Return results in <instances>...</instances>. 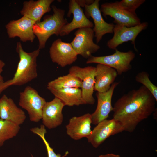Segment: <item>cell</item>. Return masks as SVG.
Masks as SVG:
<instances>
[{
  "label": "cell",
  "mask_w": 157,
  "mask_h": 157,
  "mask_svg": "<svg viewBox=\"0 0 157 157\" xmlns=\"http://www.w3.org/2000/svg\"><path fill=\"white\" fill-rule=\"evenodd\" d=\"M0 118L20 126L25 121L26 116L11 98L4 94L0 98Z\"/></svg>",
  "instance_id": "obj_18"
},
{
  "label": "cell",
  "mask_w": 157,
  "mask_h": 157,
  "mask_svg": "<svg viewBox=\"0 0 157 157\" xmlns=\"http://www.w3.org/2000/svg\"><path fill=\"white\" fill-rule=\"evenodd\" d=\"M65 105L55 97L52 101L46 102L42 111V119L43 125L50 129L60 125L63 120L62 110Z\"/></svg>",
  "instance_id": "obj_16"
},
{
  "label": "cell",
  "mask_w": 157,
  "mask_h": 157,
  "mask_svg": "<svg viewBox=\"0 0 157 157\" xmlns=\"http://www.w3.org/2000/svg\"><path fill=\"white\" fill-rule=\"evenodd\" d=\"M98 157H120V156L119 155L110 153L104 155H99Z\"/></svg>",
  "instance_id": "obj_29"
},
{
  "label": "cell",
  "mask_w": 157,
  "mask_h": 157,
  "mask_svg": "<svg viewBox=\"0 0 157 157\" xmlns=\"http://www.w3.org/2000/svg\"><path fill=\"white\" fill-rule=\"evenodd\" d=\"M148 25V23L146 22L129 27L117 24L114 25L113 30L114 35L108 41L107 46L110 49L115 50L120 44L131 41L135 49L136 50L135 44L136 38L140 32L147 28Z\"/></svg>",
  "instance_id": "obj_10"
},
{
  "label": "cell",
  "mask_w": 157,
  "mask_h": 157,
  "mask_svg": "<svg viewBox=\"0 0 157 157\" xmlns=\"http://www.w3.org/2000/svg\"><path fill=\"white\" fill-rule=\"evenodd\" d=\"M96 67L88 66L83 68L77 66L72 67L69 73L79 78L82 81V95L86 104H94L93 96L96 74Z\"/></svg>",
  "instance_id": "obj_6"
},
{
  "label": "cell",
  "mask_w": 157,
  "mask_h": 157,
  "mask_svg": "<svg viewBox=\"0 0 157 157\" xmlns=\"http://www.w3.org/2000/svg\"><path fill=\"white\" fill-rule=\"evenodd\" d=\"M35 22L24 16L20 18L10 21L5 26L7 33L10 38H19L21 41L33 42L35 38L33 26Z\"/></svg>",
  "instance_id": "obj_13"
},
{
  "label": "cell",
  "mask_w": 157,
  "mask_h": 157,
  "mask_svg": "<svg viewBox=\"0 0 157 157\" xmlns=\"http://www.w3.org/2000/svg\"><path fill=\"white\" fill-rule=\"evenodd\" d=\"M49 53L52 61L62 67L75 62L78 55L70 43L64 42L60 38L52 43L49 48Z\"/></svg>",
  "instance_id": "obj_11"
},
{
  "label": "cell",
  "mask_w": 157,
  "mask_h": 157,
  "mask_svg": "<svg viewBox=\"0 0 157 157\" xmlns=\"http://www.w3.org/2000/svg\"><path fill=\"white\" fill-rule=\"evenodd\" d=\"M118 82H114L110 89L104 92H98L96 94L97 103L94 112L91 114L92 123L97 125L101 121L106 119L110 113L113 111L112 99L114 91L119 84Z\"/></svg>",
  "instance_id": "obj_15"
},
{
  "label": "cell",
  "mask_w": 157,
  "mask_h": 157,
  "mask_svg": "<svg viewBox=\"0 0 157 157\" xmlns=\"http://www.w3.org/2000/svg\"><path fill=\"white\" fill-rule=\"evenodd\" d=\"M135 56V54L132 51L123 52L116 49L113 54L100 56L92 55L88 59L86 63H97L107 65L115 69L118 75H120L131 69V63Z\"/></svg>",
  "instance_id": "obj_4"
},
{
  "label": "cell",
  "mask_w": 157,
  "mask_h": 157,
  "mask_svg": "<svg viewBox=\"0 0 157 157\" xmlns=\"http://www.w3.org/2000/svg\"><path fill=\"white\" fill-rule=\"evenodd\" d=\"M20 129L19 126L0 119V147L3 146L7 140L15 137Z\"/></svg>",
  "instance_id": "obj_23"
},
{
  "label": "cell",
  "mask_w": 157,
  "mask_h": 157,
  "mask_svg": "<svg viewBox=\"0 0 157 157\" xmlns=\"http://www.w3.org/2000/svg\"><path fill=\"white\" fill-rule=\"evenodd\" d=\"M46 102L37 91L27 86L19 93V105L28 113L30 120L38 122L42 119L43 107Z\"/></svg>",
  "instance_id": "obj_5"
},
{
  "label": "cell",
  "mask_w": 157,
  "mask_h": 157,
  "mask_svg": "<svg viewBox=\"0 0 157 157\" xmlns=\"http://www.w3.org/2000/svg\"><path fill=\"white\" fill-rule=\"evenodd\" d=\"M82 82L78 78L69 73L60 76L48 83L47 88L61 89L66 88H81Z\"/></svg>",
  "instance_id": "obj_22"
},
{
  "label": "cell",
  "mask_w": 157,
  "mask_h": 157,
  "mask_svg": "<svg viewBox=\"0 0 157 157\" xmlns=\"http://www.w3.org/2000/svg\"><path fill=\"white\" fill-rule=\"evenodd\" d=\"M100 9L104 16H109L113 18L114 22L117 24L129 27L141 23L136 13H130L122 8L117 1L104 3Z\"/></svg>",
  "instance_id": "obj_9"
},
{
  "label": "cell",
  "mask_w": 157,
  "mask_h": 157,
  "mask_svg": "<svg viewBox=\"0 0 157 157\" xmlns=\"http://www.w3.org/2000/svg\"><path fill=\"white\" fill-rule=\"evenodd\" d=\"M16 51L19 58L16 70L12 79L0 84V94L10 86L22 85L37 77V60L40 49L27 52L24 50L21 43L18 42Z\"/></svg>",
  "instance_id": "obj_2"
},
{
  "label": "cell",
  "mask_w": 157,
  "mask_h": 157,
  "mask_svg": "<svg viewBox=\"0 0 157 157\" xmlns=\"http://www.w3.org/2000/svg\"><path fill=\"white\" fill-rule=\"evenodd\" d=\"M53 13L44 17L42 21L35 22L33 26V31L38 41L39 49L44 48L46 42L52 35H59L63 27L67 23L64 18L65 10L51 6Z\"/></svg>",
  "instance_id": "obj_3"
},
{
  "label": "cell",
  "mask_w": 157,
  "mask_h": 157,
  "mask_svg": "<svg viewBox=\"0 0 157 157\" xmlns=\"http://www.w3.org/2000/svg\"><path fill=\"white\" fill-rule=\"evenodd\" d=\"M31 131L33 133L38 135L42 140L45 146L48 157H64L68 154V151L63 156L60 154H56L53 149L51 147L49 144L46 140L45 135L47 132L45 126L43 125H40V127H35L31 128Z\"/></svg>",
  "instance_id": "obj_24"
},
{
  "label": "cell",
  "mask_w": 157,
  "mask_h": 157,
  "mask_svg": "<svg viewBox=\"0 0 157 157\" xmlns=\"http://www.w3.org/2000/svg\"><path fill=\"white\" fill-rule=\"evenodd\" d=\"M145 1V0H122L118 1L122 8L130 13H135L136 9Z\"/></svg>",
  "instance_id": "obj_26"
},
{
  "label": "cell",
  "mask_w": 157,
  "mask_h": 157,
  "mask_svg": "<svg viewBox=\"0 0 157 157\" xmlns=\"http://www.w3.org/2000/svg\"><path fill=\"white\" fill-rule=\"evenodd\" d=\"M97 125L87 138L88 142L95 148L111 136L124 131L122 124L113 118L104 120Z\"/></svg>",
  "instance_id": "obj_8"
},
{
  "label": "cell",
  "mask_w": 157,
  "mask_h": 157,
  "mask_svg": "<svg viewBox=\"0 0 157 157\" xmlns=\"http://www.w3.org/2000/svg\"><path fill=\"white\" fill-rule=\"evenodd\" d=\"M148 73L142 71L138 73L135 77V81L142 84L152 94L157 101V87L151 81Z\"/></svg>",
  "instance_id": "obj_25"
},
{
  "label": "cell",
  "mask_w": 157,
  "mask_h": 157,
  "mask_svg": "<svg viewBox=\"0 0 157 157\" xmlns=\"http://www.w3.org/2000/svg\"><path fill=\"white\" fill-rule=\"evenodd\" d=\"M5 65L4 62L2 60H0V84L4 82L1 74L3 71V68Z\"/></svg>",
  "instance_id": "obj_28"
},
{
  "label": "cell",
  "mask_w": 157,
  "mask_h": 157,
  "mask_svg": "<svg viewBox=\"0 0 157 157\" xmlns=\"http://www.w3.org/2000/svg\"><path fill=\"white\" fill-rule=\"evenodd\" d=\"M91 114L87 113L79 117H74L66 126V133L71 138L78 140L87 138L91 133Z\"/></svg>",
  "instance_id": "obj_17"
},
{
  "label": "cell",
  "mask_w": 157,
  "mask_h": 157,
  "mask_svg": "<svg viewBox=\"0 0 157 157\" xmlns=\"http://www.w3.org/2000/svg\"><path fill=\"white\" fill-rule=\"evenodd\" d=\"M77 4L81 7H84L92 4L94 2V0H75Z\"/></svg>",
  "instance_id": "obj_27"
},
{
  "label": "cell",
  "mask_w": 157,
  "mask_h": 157,
  "mask_svg": "<svg viewBox=\"0 0 157 157\" xmlns=\"http://www.w3.org/2000/svg\"><path fill=\"white\" fill-rule=\"evenodd\" d=\"M69 9L67 16L70 17L72 14V20L70 22H67L63 27L59 35L63 36L67 35L75 29L83 28H92L94 27L93 23L86 17L83 10L75 0L69 1Z\"/></svg>",
  "instance_id": "obj_14"
},
{
  "label": "cell",
  "mask_w": 157,
  "mask_h": 157,
  "mask_svg": "<svg viewBox=\"0 0 157 157\" xmlns=\"http://www.w3.org/2000/svg\"><path fill=\"white\" fill-rule=\"evenodd\" d=\"M156 101L152 94L142 85L117 100L113 107V118L122 124L124 131L132 132L140 122L154 113Z\"/></svg>",
  "instance_id": "obj_1"
},
{
  "label": "cell",
  "mask_w": 157,
  "mask_h": 157,
  "mask_svg": "<svg viewBox=\"0 0 157 157\" xmlns=\"http://www.w3.org/2000/svg\"><path fill=\"white\" fill-rule=\"evenodd\" d=\"M47 88L65 106H72L86 104L82 97L81 89L79 88Z\"/></svg>",
  "instance_id": "obj_21"
},
{
  "label": "cell",
  "mask_w": 157,
  "mask_h": 157,
  "mask_svg": "<svg viewBox=\"0 0 157 157\" xmlns=\"http://www.w3.org/2000/svg\"><path fill=\"white\" fill-rule=\"evenodd\" d=\"M99 0H95L91 5L84 7L85 16L88 19L91 17L93 20V30L97 43L101 40L104 35L113 33L115 25L107 22L103 19L99 8Z\"/></svg>",
  "instance_id": "obj_12"
},
{
  "label": "cell",
  "mask_w": 157,
  "mask_h": 157,
  "mask_svg": "<svg viewBox=\"0 0 157 157\" xmlns=\"http://www.w3.org/2000/svg\"><path fill=\"white\" fill-rule=\"evenodd\" d=\"M54 0H30L24 1L20 11L23 16L26 17L35 22H40L42 16L51 10V4Z\"/></svg>",
  "instance_id": "obj_19"
},
{
  "label": "cell",
  "mask_w": 157,
  "mask_h": 157,
  "mask_svg": "<svg viewBox=\"0 0 157 157\" xmlns=\"http://www.w3.org/2000/svg\"><path fill=\"white\" fill-rule=\"evenodd\" d=\"M96 69L94 90L99 92H106L114 82L117 72L114 68L101 64H97Z\"/></svg>",
  "instance_id": "obj_20"
},
{
  "label": "cell",
  "mask_w": 157,
  "mask_h": 157,
  "mask_svg": "<svg viewBox=\"0 0 157 157\" xmlns=\"http://www.w3.org/2000/svg\"><path fill=\"white\" fill-rule=\"evenodd\" d=\"M31 157H33V156H32Z\"/></svg>",
  "instance_id": "obj_30"
},
{
  "label": "cell",
  "mask_w": 157,
  "mask_h": 157,
  "mask_svg": "<svg viewBox=\"0 0 157 157\" xmlns=\"http://www.w3.org/2000/svg\"><path fill=\"white\" fill-rule=\"evenodd\" d=\"M74 35L75 37L70 43L78 55L88 59L100 48V47L93 42L94 32L92 28L78 29Z\"/></svg>",
  "instance_id": "obj_7"
}]
</instances>
